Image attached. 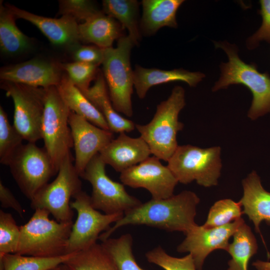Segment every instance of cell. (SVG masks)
<instances>
[{
  "label": "cell",
  "instance_id": "cell-15",
  "mask_svg": "<svg viewBox=\"0 0 270 270\" xmlns=\"http://www.w3.org/2000/svg\"><path fill=\"white\" fill-rule=\"evenodd\" d=\"M68 123L75 152L74 164L80 176L92 158L114 139L113 132L71 111Z\"/></svg>",
  "mask_w": 270,
  "mask_h": 270
},
{
  "label": "cell",
  "instance_id": "cell-34",
  "mask_svg": "<svg viewBox=\"0 0 270 270\" xmlns=\"http://www.w3.org/2000/svg\"><path fill=\"white\" fill-rule=\"evenodd\" d=\"M146 258L148 262L164 270H197L190 254L180 258L174 257L168 254L160 246L148 251Z\"/></svg>",
  "mask_w": 270,
  "mask_h": 270
},
{
  "label": "cell",
  "instance_id": "cell-18",
  "mask_svg": "<svg viewBox=\"0 0 270 270\" xmlns=\"http://www.w3.org/2000/svg\"><path fill=\"white\" fill-rule=\"evenodd\" d=\"M99 154L106 164L122 172L142 162L152 154L148 146L142 137L132 138L126 132H121Z\"/></svg>",
  "mask_w": 270,
  "mask_h": 270
},
{
  "label": "cell",
  "instance_id": "cell-6",
  "mask_svg": "<svg viewBox=\"0 0 270 270\" xmlns=\"http://www.w3.org/2000/svg\"><path fill=\"white\" fill-rule=\"evenodd\" d=\"M220 146H178L167 166L178 182L188 184L196 180L200 186L210 187L217 185L220 175Z\"/></svg>",
  "mask_w": 270,
  "mask_h": 270
},
{
  "label": "cell",
  "instance_id": "cell-22",
  "mask_svg": "<svg viewBox=\"0 0 270 270\" xmlns=\"http://www.w3.org/2000/svg\"><path fill=\"white\" fill-rule=\"evenodd\" d=\"M78 29L80 40L102 48L112 47L115 40L124 36L121 24L103 12L78 24Z\"/></svg>",
  "mask_w": 270,
  "mask_h": 270
},
{
  "label": "cell",
  "instance_id": "cell-23",
  "mask_svg": "<svg viewBox=\"0 0 270 270\" xmlns=\"http://www.w3.org/2000/svg\"><path fill=\"white\" fill-rule=\"evenodd\" d=\"M184 2L183 0H142L141 30L151 35L164 26L176 28V12Z\"/></svg>",
  "mask_w": 270,
  "mask_h": 270
},
{
  "label": "cell",
  "instance_id": "cell-2",
  "mask_svg": "<svg viewBox=\"0 0 270 270\" xmlns=\"http://www.w3.org/2000/svg\"><path fill=\"white\" fill-rule=\"evenodd\" d=\"M186 104L184 90L176 86L169 97L157 106L152 120L136 128L148 146L154 156L168 161L178 147L176 136L184 128L178 116Z\"/></svg>",
  "mask_w": 270,
  "mask_h": 270
},
{
  "label": "cell",
  "instance_id": "cell-4",
  "mask_svg": "<svg viewBox=\"0 0 270 270\" xmlns=\"http://www.w3.org/2000/svg\"><path fill=\"white\" fill-rule=\"evenodd\" d=\"M216 47L224 50L228 62L221 66V75L212 88L213 91L226 88L230 84H241L251 92L253 98L248 116L256 120L270 112V76L260 73L256 66L247 64L238 57L234 46L226 42H216Z\"/></svg>",
  "mask_w": 270,
  "mask_h": 270
},
{
  "label": "cell",
  "instance_id": "cell-8",
  "mask_svg": "<svg viewBox=\"0 0 270 270\" xmlns=\"http://www.w3.org/2000/svg\"><path fill=\"white\" fill-rule=\"evenodd\" d=\"M80 178L70 154L60 164L56 178L30 200L32 208L48 210L58 222L72 221L74 214L70 200L82 190Z\"/></svg>",
  "mask_w": 270,
  "mask_h": 270
},
{
  "label": "cell",
  "instance_id": "cell-32",
  "mask_svg": "<svg viewBox=\"0 0 270 270\" xmlns=\"http://www.w3.org/2000/svg\"><path fill=\"white\" fill-rule=\"evenodd\" d=\"M242 206L240 202H235L231 199L219 200L210 208L202 226L212 228L229 224L242 218Z\"/></svg>",
  "mask_w": 270,
  "mask_h": 270
},
{
  "label": "cell",
  "instance_id": "cell-37",
  "mask_svg": "<svg viewBox=\"0 0 270 270\" xmlns=\"http://www.w3.org/2000/svg\"><path fill=\"white\" fill-rule=\"evenodd\" d=\"M260 4L262 22L258 30L248 39V46L250 48L256 47L262 40L270 43V0H260Z\"/></svg>",
  "mask_w": 270,
  "mask_h": 270
},
{
  "label": "cell",
  "instance_id": "cell-38",
  "mask_svg": "<svg viewBox=\"0 0 270 270\" xmlns=\"http://www.w3.org/2000/svg\"><path fill=\"white\" fill-rule=\"evenodd\" d=\"M74 58L80 62L100 66L104 60V48L96 46H82L74 52Z\"/></svg>",
  "mask_w": 270,
  "mask_h": 270
},
{
  "label": "cell",
  "instance_id": "cell-17",
  "mask_svg": "<svg viewBox=\"0 0 270 270\" xmlns=\"http://www.w3.org/2000/svg\"><path fill=\"white\" fill-rule=\"evenodd\" d=\"M6 6L16 18L24 20L35 26L54 44L76 46L80 40L78 22L68 16L51 18L36 15L14 6Z\"/></svg>",
  "mask_w": 270,
  "mask_h": 270
},
{
  "label": "cell",
  "instance_id": "cell-9",
  "mask_svg": "<svg viewBox=\"0 0 270 270\" xmlns=\"http://www.w3.org/2000/svg\"><path fill=\"white\" fill-rule=\"evenodd\" d=\"M8 166L21 192L30 200L58 172L45 148L32 142L23 144Z\"/></svg>",
  "mask_w": 270,
  "mask_h": 270
},
{
  "label": "cell",
  "instance_id": "cell-20",
  "mask_svg": "<svg viewBox=\"0 0 270 270\" xmlns=\"http://www.w3.org/2000/svg\"><path fill=\"white\" fill-rule=\"evenodd\" d=\"M204 76L202 72H191L182 68L164 70L136 66L134 70V84L138 97L143 99L154 86L182 81L190 86H196Z\"/></svg>",
  "mask_w": 270,
  "mask_h": 270
},
{
  "label": "cell",
  "instance_id": "cell-1",
  "mask_svg": "<svg viewBox=\"0 0 270 270\" xmlns=\"http://www.w3.org/2000/svg\"><path fill=\"white\" fill-rule=\"evenodd\" d=\"M200 201L196 194L190 190H184L167 198H152L124 212L98 239L103 242L118 228L130 224L146 225L186 234L197 225L194 219Z\"/></svg>",
  "mask_w": 270,
  "mask_h": 270
},
{
  "label": "cell",
  "instance_id": "cell-25",
  "mask_svg": "<svg viewBox=\"0 0 270 270\" xmlns=\"http://www.w3.org/2000/svg\"><path fill=\"white\" fill-rule=\"evenodd\" d=\"M232 236L233 241L229 244L226 250L232 257L228 262L227 270H248L249 261L258 251L256 238L244 222L238 226Z\"/></svg>",
  "mask_w": 270,
  "mask_h": 270
},
{
  "label": "cell",
  "instance_id": "cell-26",
  "mask_svg": "<svg viewBox=\"0 0 270 270\" xmlns=\"http://www.w3.org/2000/svg\"><path fill=\"white\" fill-rule=\"evenodd\" d=\"M15 18L0 2V48L3 54L10 56L24 52L31 47L30 38L18 28Z\"/></svg>",
  "mask_w": 270,
  "mask_h": 270
},
{
  "label": "cell",
  "instance_id": "cell-14",
  "mask_svg": "<svg viewBox=\"0 0 270 270\" xmlns=\"http://www.w3.org/2000/svg\"><path fill=\"white\" fill-rule=\"evenodd\" d=\"M244 221L242 218L224 226L208 228L196 225L186 235L178 246V252H188L194 260L197 270H202L206 258L216 250H227L229 240Z\"/></svg>",
  "mask_w": 270,
  "mask_h": 270
},
{
  "label": "cell",
  "instance_id": "cell-33",
  "mask_svg": "<svg viewBox=\"0 0 270 270\" xmlns=\"http://www.w3.org/2000/svg\"><path fill=\"white\" fill-rule=\"evenodd\" d=\"M20 236L18 226L11 214L0 210V256L16 254Z\"/></svg>",
  "mask_w": 270,
  "mask_h": 270
},
{
  "label": "cell",
  "instance_id": "cell-35",
  "mask_svg": "<svg viewBox=\"0 0 270 270\" xmlns=\"http://www.w3.org/2000/svg\"><path fill=\"white\" fill-rule=\"evenodd\" d=\"M98 66L76 61L62 64L70 80L82 92L88 89L90 82L96 77Z\"/></svg>",
  "mask_w": 270,
  "mask_h": 270
},
{
  "label": "cell",
  "instance_id": "cell-16",
  "mask_svg": "<svg viewBox=\"0 0 270 270\" xmlns=\"http://www.w3.org/2000/svg\"><path fill=\"white\" fill-rule=\"evenodd\" d=\"M0 78L4 82L44 88L58 86L62 78L56 66L38 58L2 68Z\"/></svg>",
  "mask_w": 270,
  "mask_h": 270
},
{
  "label": "cell",
  "instance_id": "cell-40",
  "mask_svg": "<svg viewBox=\"0 0 270 270\" xmlns=\"http://www.w3.org/2000/svg\"><path fill=\"white\" fill-rule=\"evenodd\" d=\"M257 270H270V262L257 260L252 263Z\"/></svg>",
  "mask_w": 270,
  "mask_h": 270
},
{
  "label": "cell",
  "instance_id": "cell-24",
  "mask_svg": "<svg viewBox=\"0 0 270 270\" xmlns=\"http://www.w3.org/2000/svg\"><path fill=\"white\" fill-rule=\"evenodd\" d=\"M57 87L71 112L99 128L110 130L103 116L84 93L70 80L68 76L62 77Z\"/></svg>",
  "mask_w": 270,
  "mask_h": 270
},
{
  "label": "cell",
  "instance_id": "cell-19",
  "mask_svg": "<svg viewBox=\"0 0 270 270\" xmlns=\"http://www.w3.org/2000/svg\"><path fill=\"white\" fill-rule=\"evenodd\" d=\"M242 185L243 196L239 202L244 207L243 214L253 222L256 232L262 235L261 222L265 221L270 225V192L264 188L254 170L242 180Z\"/></svg>",
  "mask_w": 270,
  "mask_h": 270
},
{
  "label": "cell",
  "instance_id": "cell-12",
  "mask_svg": "<svg viewBox=\"0 0 270 270\" xmlns=\"http://www.w3.org/2000/svg\"><path fill=\"white\" fill-rule=\"evenodd\" d=\"M70 205L77 212V218L73 223L66 248V254L78 252L96 243L104 231L110 228V224L120 220L124 214H102L95 209L90 196L82 190L74 197Z\"/></svg>",
  "mask_w": 270,
  "mask_h": 270
},
{
  "label": "cell",
  "instance_id": "cell-5",
  "mask_svg": "<svg viewBox=\"0 0 270 270\" xmlns=\"http://www.w3.org/2000/svg\"><path fill=\"white\" fill-rule=\"evenodd\" d=\"M134 44L128 36L120 37L116 48H104L103 75L115 110L128 117L133 114L134 70L130 52Z\"/></svg>",
  "mask_w": 270,
  "mask_h": 270
},
{
  "label": "cell",
  "instance_id": "cell-36",
  "mask_svg": "<svg viewBox=\"0 0 270 270\" xmlns=\"http://www.w3.org/2000/svg\"><path fill=\"white\" fill-rule=\"evenodd\" d=\"M101 12L90 0H59L58 13L62 16H70L77 22H85Z\"/></svg>",
  "mask_w": 270,
  "mask_h": 270
},
{
  "label": "cell",
  "instance_id": "cell-11",
  "mask_svg": "<svg viewBox=\"0 0 270 270\" xmlns=\"http://www.w3.org/2000/svg\"><path fill=\"white\" fill-rule=\"evenodd\" d=\"M4 82L2 88L14 105L13 125L28 142L42 139L46 88Z\"/></svg>",
  "mask_w": 270,
  "mask_h": 270
},
{
  "label": "cell",
  "instance_id": "cell-21",
  "mask_svg": "<svg viewBox=\"0 0 270 270\" xmlns=\"http://www.w3.org/2000/svg\"><path fill=\"white\" fill-rule=\"evenodd\" d=\"M82 92L103 116L112 132H129L136 128L132 121L122 116L115 110L102 73H98L93 85Z\"/></svg>",
  "mask_w": 270,
  "mask_h": 270
},
{
  "label": "cell",
  "instance_id": "cell-13",
  "mask_svg": "<svg viewBox=\"0 0 270 270\" xmlns=\"http://www.w3.org/2000/svg\"><path fill=\"white\" fill-rule=\"evenodd\" d=\"M120 178L124 185L146 189L155 200L173 196L178 182L168 167L154 156L120 172Z\"/></svg>",
  "mask_w": 270,
  "mask_h": 270
},
{
  "label": "cell",
  "instance_id": "cell-30",
  "mask_svg": "<svg viewBox=\"0 0 270 270\" xmlns=\"http://www.w3.org/2000/svg\"><path fill=\"white\" fill-rule=\"evenodd\" d=\"M102 246L111 256L118 270H145L136 262L132 253V238L130 234H122L102 242Z\"/></svg>",
  "mask_w": 270,
  "mask_h": 270
},
{
  "label": "cell",
  "instance_id": "cell-3",
  "mask_svg": "<svg viewBox=\"0 0 270 270\" xmlns=\"http://www.w3.org/2000/svg\"><path fill=\"white\" fill-rule=\"evenodd\" d=\"M50 214L46 210L36 209L29 220L20 226L16 254L46 258L67 254L66 248L73 222L50 220Z\"/></svg>",
  "mask_w": 270,
  "mask_h": 270
},
{
  "label": "cell",
  "instance_id": "cell-27",
  "mask_svg": "<svg viewBox=\"0 0 270 270\" xmlns=\"http://www.w3.org/2000/svg\"><path fill=\"white\" fill-rule=\"evenodd\" d=\"M138 2L136 0H104L103 12L116 20L128 30L129 37L135 45L140 39L138 26Z\"/></svg>",
  "mask_w": 270,
  "mask_h": 270
},
{
  "label": "cell",
  "instance_id": "cell-39",
  "mask_svg": "<svg viewBox=\"0 0 270 270\" xmlns=\"http://www.w3.org/2000/svg\"><path fill=\"white\" fill-rule=\"evenodd\" d=\"M0 202L2 208H10L14 210L22 217L24 210L12 192L0 181Z\"/></svg>",
  "mask_w": 270,
  "mask_h": 270
},
{
  "label": "cell",
  "instance_id": "cell-10",
  "mask_svg": "<svg viewBox=\"0 0 270 270\" xmlns=\"http://www.w3.org/2000/svg\"><path fill=\"white\" fill-rule=\"evenodd\" d=\"M106 165L98 154L90 162L80 176L92 186L90 196L93 207L110 214H124L142 204L138 198L128 193L123 184L108 176Z\"/></svg>",
  "mask_w": 270,
  "mask_h": 270
},
{
  "label": "cell",
  "instance_id": "cell-31",
  "mask_svg": "<svg viewBox=\"0 0 270 270\" xmlns=\"http://www.w3.org/2000/svg\"><path fill=\"white\" fill-rule=\"evenodd\" d=\"M22 135L10 122L8 115L0 106V162L8 166L12 156L23 144Z\"/></svg>",
  "mask_w": 270,
  "mask_h": 270
},
{
  "label": "cell",
  "instance_id": "cell-29",
  "mask_svg": "<svg viewBox=\"0 0 270 270\" xmlns=\"http://www.w3.org/2000/svg\"><path fill=\"white\" fill-rule=\"evenodd\" d=\"M75 253L50 258L25 256L18 254H5L0 256V270H48L64 263Z\"/></svg>",
  "mask_w": 270,
  "mask_h": 270
},
{
  "label": "cell",
  "instance_id": "cell-28",
  "mask_svg": "<svg viewBox=\"0 0 270 270\" xmlns=\"http://www.w3.org/2000/svg\"><path fill=\"white\" fill-rule=\"evenodd\" d=\"M64 263L72 270H118L111 256L97 242L76 252Z\"/></svg>",
  "mask_w": 270,
  "mask_h": 270
},
{
  "label": "cell",
  "instance_id": "cell-7",
  "mask_svg": "<svg viewBox=\"0 0 270 270\" xmlns=\"http://www.w3.org/2000/svg\"><path fill=\"white\" fill-rule=\"evenodd\" d=\"M70 112L57 86L46 88L42 139L44 142V148L58 172L73 146L68 123Z\"/></svg>",
  "mask_w": 270,
  "mask_h": 270
},
{
  "label": "cell",
  "instance_id": "cell-41",
  "mask_svg": "<svg viewBox=\"0 0 270 270\" xmlns=\"http://www.w3.org/2000/svg\"><path fill=\"white\" fill-rule=\"evenodd\" d=\"M48 270H72L65 263H63L53 268L49 269Z\"/></svg>",
  "mask_w": 270,
  "mask_h": 270
}]
</instances>
